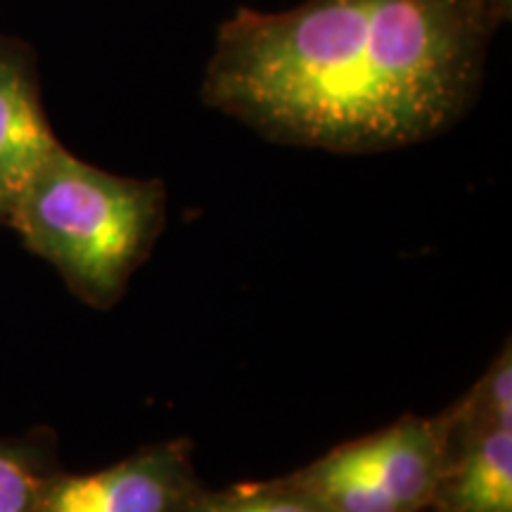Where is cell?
<instances>
[{
    "label": "cell",
    "mask_w": 512,
    "mask_h": 512,
    "mask_svg": "<svg viewBox=\"0 0 512 512\" xmlns=\"http://www.w3.org/2000/svg\"><path fill=\"white\" fill-rule=\"evenodd\" d=\"M505 22L491 0H306L221 24L202 100L273 143L368 155L465 117Z\"/></svg>",
    "instance_id": "obj_1"
},
{
    "label": "cell",
    "mask_w": 512,
    "mask_h": 512,
    "mask_svg": "<svg viewBox=\"0 0 512 512\" xmlns=\"http://www.w3.org/2000/svg\"><path fill=\"white\" fill-rule=\"evenodd\" d=\"M8 223L83 302L107 309L164 223V185L114 176L60 150L12 202Z\"/></svg>",
    "instance_id": "obj_2"
},
{
    "label": "cell",
    "mask_w": 512,
    "mask_h": 512,
    "mask_svg": "<svg viewBox=\"0 0 512 512\" xmlns=\"http://www.w3.org/2000/svg\"><path fill=\"white\" fill-rule=\"evenodd\" d=\"M446 465L444 425L408 418L335 448L290 479L330 512H422Z\"/></svg>",
    "instance_id": "obj_3"
},
{
    "label": "cell",
    "mask_w": 512,
    "mask_h": 512,
    "mask_svg": "<svg viewBox=\"0 0 512 512\" xmlns=\"http://www.w3.org/2000/svg\"><path fill=\"white\" fill-rule=\"evenodd\" d=\"M197 491L185 446L164 444L88 475H55L41 512H185Z\"/></svg>",
    "instance_id": "obj_4"
},
{
    "label": "cell",
    "mask_w": 512,
    "mask_h": 512,
    "mask_svg": "<svg viewBox=\"0 0 512 512\" xmlns=\"http://www.w3.org/2000/svg\"><path fill=\"white\" fill-rule=\"evenodd\" d=\"M60 147L43 112L31 50L0 36V188L5 195L15 202Z\"/></svg>",
    "instance_id": "obj_5"
},
{
    "label": "cell",
    "mask_w": 512,
    "mask_h": 512,
    "mask_svg": "<svg viewBox=\"0 0 512 512\" xmlns=\"http://www.w3.org/2000/svg\"><path fill=\"white\" fill-rule=\"evenodd\" d=\"M432 505L437 512H512V430L486 427L467 437Z\"/></svg>",
    "instance_id": "obj_6"
},
{
    "label": "cell",
    "mask_w": 512,
    "mask_h": 512,
    "mask_svg": "<svg viewBox=\"0 0 512 512\" xmlns=\"http://www.w3.org/2000/svg\"><path fill=\"white\" fill-rule=\"evenodd\" d=\"M185 512H330L316 496L280 479L273 484L233 486L221 494L197 491Z\"/></svg>",
    "instance_id": "obj_7"
},
{
    "label": "cell",
    "mask_w": 512,
    "mask_h": 512,
    "mask_svg": "<svg viewBox=\"0 0 512 512\" xmlns=\"http://www.w3.org/2000/svg\"><path fill=\"white\" fill-rule=\"evenodd\" d=\"M53 477L41 451L0 439V512H41Z\"/></svg>",
    "instance_id": "obj_8"
},
{
    "label": "cell",
    "mask_w": 512,
    "mask_h": 512,
    "mask_svg": "<svg viewBox=\"0 0 512 512\" xmlns=\"http://www.w3.org/2000/svg\"><path fill=\"white\" fill-rule=\"evenodd\" d=\"M470 415V437L486 427H508L512 430V363L510 349H505L484 382L479 384L475 399L467 406Z\"/></svg>",
    "instance_id": "obj_9"
},
{
    "label": "cell",
    "mask_w": 512,
    "mask_h": 512,
    "mask_svg": "<svg viewBox=\"0 0 512 512\" xmlns=\"http://www.w3.org/2000/svg\"><path fill=\"white\" fill-rule=\"evenodd\" d=\"M491 3H494V8L501 12V17L505 19V22H508L512 15V0H491Z\"/></svg>",
    "instance_id": "obj_10"
},
{
    "label": "cell",
    "mask_w": 512,
    "mask_h": 512,
    "mask_svg": "<svg viewBox=\"0 0 512 512\" xmlns=\"http://www.w3.org/2000/svg\"><path fill=\"white\" fill-rule=\"evenodd\" d=\"M10 207H12V200L8 195H5V190L0 188V221H8Z\"/></svg>",
    "instance_id": "obj_11"
}]
</instances>
